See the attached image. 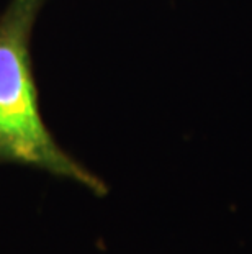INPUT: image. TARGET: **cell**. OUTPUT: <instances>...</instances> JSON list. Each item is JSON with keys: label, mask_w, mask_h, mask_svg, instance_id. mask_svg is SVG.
Instances as JSON below:
<instances>
[{"label": "cell", "mask_w": 252, "mask_h": 254, "mask_svg": "<svg viewBox=\"0 0 252 254\" xmlns=\"http://www.w3.org/2000/svg\"><path fill=\"white\" fill-rule=\"evenodd\" d=\"M45 0H10L0 17V163L72 181L97 197L108 184L64 151L43 120L30 43Z\"/></svg>", "instance_id": "6da1fadb"}]
</instances>
